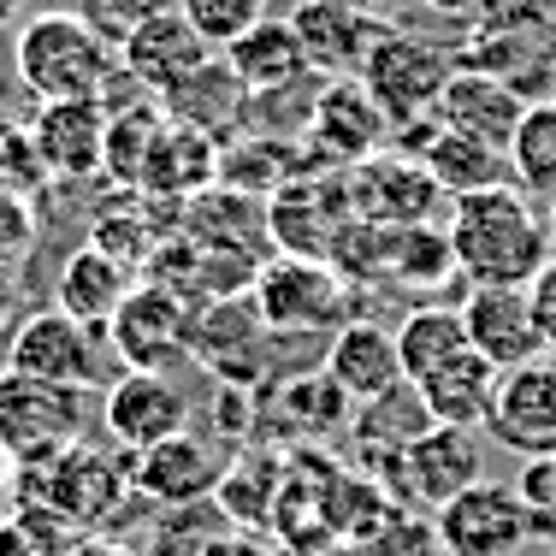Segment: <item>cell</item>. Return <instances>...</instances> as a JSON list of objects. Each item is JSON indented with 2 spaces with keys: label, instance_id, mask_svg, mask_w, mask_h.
<instances>
[{
  "label": "cell",
  "instance_id": "1",
  "mask_svg": "<svg viewBox=\"0 0 556 556\" xmlns=\"http://www.w3.org/2000/svg\"><path fill=\"white\" fill-rule=\"evenodd\" d=\"M450 255L468 290H533V278L551 267V231L545 207L521 190V184H497V190L462 195L450 207Z\"/></svg>",
  "mask_w": 556,
  "mask_h": 556
},
{
  "label": "cell",
  "instance_id": "2",
  "mask_svg": "<svg viewBox=\"0 0 556 556\" xmlns=\"http://www.w3.org/2000/svg\"><path fill=\"white\" fill-rule=\"evenodd\" d=\"M12 72L36 96V108L42 101H108V108H118V89L130 96L118 42H108L77 7H42L36 18H24L18 42H12Z\"/></svg>",
  "mask_w": 556,
  "mask_h": 556
},
{
  "label": "cell",
  "instance_id": "3",
  "mask_svg": "<svg viewBox=\"0 0 556 556\" xmlns=\"http://www.w3.org/2000/svg\"><path fill=\"white\" fill-rule=\"evenodd\" d=\"M12 492H18V503H42V509L65 515L72 527H101L118 503L137 492V473H130V462L118 450H96L84 439L60 450V456L18 462Z\"/></svg>",
  "mask_w": 556,
  "mask_h": 556
},
{
  "label": "cell",
  "instance_id": "4",
  "mask_svg": "<svg viewBox=\"0 0 556 556\" xmlns=\"http://www.w3.org/2000/svg\"><path fill=\"white\" fill-rule=\"evenodd\" d=\"M108 326H84L65 308H36L24 314L7 332V350H0V367L24 379H48V386H77V391H101L108 379Z\"/></svg>",
  "mask_w": 556,
  "mask_h": 556
},
{
  "label": "cell",
  "instance_id": "5",
  "mask_svg": "<svg viewBox=\"0 0 556 556\" xmlns=\"http://www.w3.org/2000/svg\"><path fill=\"white\" fill-rule=\"evenodd\" d=\"M89 420H96V391L48 386L0 367V444L12 450V462H42L84 444Z\"/></svg>",
  "mask_w": 556,
  "mask_h": 556
},
{
  "label": "cell",
  "instance_id": "6",
  "mask_svg": "<svg viewBox=\"0 0 556 556\" xmlns=\"http://www.w3.org/2000/svg\"><path fill=\"white\" fill-rule=\"evenodd\" d=\"M450 77H456V60H450L439 42L403 36V30H391L386 42L374 48V60L362 65V84H367V96L379 101V113L391 118V130L439 118V101H444Z\"/></svg>",
  "mask_w": 556,
  "mask_h": 556
},
{
  "label": "cell",
  "instance_id": "7",
  "mask_svg": "<svg viewBox=\"0 0 556 556\" xmlns=\"http://www.w3.org/2000/svg\"><path fill=\"white\" fill-rule=\"evenodd\" d=\"M195 320H202L195 302L137 278L130 302L108 320V343H113L118 362H125V374H172L195 350Z\"/></svg>",
  "mask_w": 556,
  "mask_h": 556
},
{
  "label": "cell",
  "instance_id": "8",
  "mask_svg": "<svg viewBox=\"0 0 556 556\" xmlns=\"http://www.w3.org/2000/svg\"><path fill=\"white\" fill-rule=\"evenodd\" d=\"M432 539L444 556H515L521 545H533V509L515 485L473 480L468 492L432 509Z\"/></svg>",
  "mask_w": 556,
  "mask_h": 556
},
{
  "label": "cell",
  "instance_id": "9",
  "mask_svg": "<svg viewBox=\"0 0 556 556\" xmlns=\"http://www.w3.org/2000/svg\"><path fill=\"white\" fill-rule=\"evenodd\" d=\"M290 30H296L314 77H362V65L391 36V24L367 0H302L290 12Z\"/></svg>",
  "mask_w": 556,
  "mask_h": 556
},
{
  "label": "cell",
  "instance_id": "10",
  "mask_svg": "<svg viewBox=\"0 0 556 556\" xmlns=\"http://www.w3.org/2000/svg\"><path fill=\"white\" fill-rule=\"evenodd\" d=\"M118 60H125L130 89H142L149 101H172L195 72H207V65L219 60V48L202 42L178 7H166V12H154V18H142L137 30L118 42Z\"/></svg>",
  "mask_w": 556,
  "mask_h": 556
},
{
  "label": "cell",
  "instance_id": "11",
  "mask_svg": "<svg viewBox=\"0 0 556 556\" xmlns=\"http://www.w3.org/2000/svg\"><path fill=\"white\" fill-rule=\"evenodd\" d=\"M101 432L142 456V450L190 432V391L172 374H118L108 391H101Z\"/></svg>",
  "mask_w": 556,
  "mask_h": 556
},
{
  "label": "cell",
  "instance_id": "12",
  "mask_svg": "<svg viewBox=\"0 0 556 556\" xmlns=\"http://www.w3.org/2000/svg\"><path fill=\"white\" fill-rule=\"evenodd\" d=\"M255 308L273 332H320L343 314V273L308 255H278L255 278Z\"/></svg>",
  "mask_w": 556,
  "mask_h": 556
},
{
  "label": "cell",
  "instance_id": "13",
  "mask_svg": "<svg viewBox=\"0 0 556 556\" xmlns=\"http://www.w3.org/2000/svg\"><path fill=\"white\" fill-rule=\"evenodd\" d=\"M485 432L515 450V456H556V355L545 362L509 367L497 379L492 415H485Z\"/></svg>",
  "mask_w": 556,
  "mask_h": 556
},
{
  "label": "cell",
  "instance_id": "14",
  "mask_svg": "<svg viewBox=\"0 0 556 556\" xmlns=\"http://www.w3.org/2000/svg\"><path fill=\"white\" fill-rule=\"evenodd\" d=\"M108 130H113L108 101H42L30 118V142L42 154L48 178L60 184L108 172Z\"/></svg>",
  "mask_w": 556,
  "mask_h": 556
},
{
  "label": "cell",
  "instance_id": "15",
  "mask_svg": "<svg viewBox=\"0 0 556 556\" xmlns=\"http://www.w3.org/2000/svg\"><path fill=\"white\" fill-rule=\"evenodd\" d=\"M527 108H533V101H527L509 77L480 72V65H468V72L456 65V77L444 84V101H439V125L456 130V137L485 142V149H497V154H509Z\"/></svg>",
  "mask_w": 556,
  "mask_h": 556
},
{
  "label": "cell",
  "instance_id": "16",
  "mask_svg": "<svg viewBox=\"0 0 556 556\" xmlns=\"http://www.w3.org/2000/svg\"><path fill=\"white\" fill-rule=\"evenodd\" d=\"M462 326H468V343L497 367V374L551 355L527 290H468V296H462Z\"/></svg>",
  "mask_w": 556,
  "mask_h": 556
},
{
  "label": "cell",
  "instance_id": "17",
  "mask_svg": "<svg viewBox=\"0 0 556 556\" xmlns=\"http://www.w3.org/2000/svg\"><path fill=\"white\" fill-rule=\"evenodd\" d=\"M314 142L332 166H367L374 154H386L391 118L379 113V101L367 96L362 77H332L320 84V101H314Z\"/></svg>",
  "mask_w": 556,
  "mask_h": 556
},
{
  "label": "cell",
  "instance_id": "18",
  "mask_svg": "<svg viewBox=\"0 0 556 556\" xmlns=\"http://www.w3.org/2000/svg\"><path fill=\"white\" fill-rule=\"evenodd\" d=\"M278 332L267 320H261L255 296H225V302H207L202 320H195V350L190 362L214 367L225 386H237V379H255L261 367H267V343Z\"/></svg>",
  "mask_w": 556,
  "mask_h": 556
},
{
  "label": "cell",
  "instance_id": "19",
  "mask_svg": "<svg viewBox=\"0 0 556 556\" xmlns=\"http://www.w3.org/2000/svg\"><path fill=\"white\" fill-rule=\"evenodd\" d=\"M231 450L202 439V432H178V439L130 456V473H137V492L161 497V503H195L207 492H219L225 473H231Z\"/></svg>",
  "mask_w": 556,
  "mask_h": 556
},
{
  "label": "cell",
  "instance_id": "20",
  "mask_svg": "<svg viewBox=\"0 0 556 556\" xmlns=\"http://www.w3.org/2000/svg\"><path fill=\"white\" fill-rule=\"evenodd\" d=\"M396 142H403L408 161L427 166V178L439 184L450 202H462V195H480V190H497V184H515L509 154L485 149V142H473V137H456V130H444L439 118H427V130H415V137H396Z\"/></svg>",
  "mask_w": 556,
  "mask_h": 556
},
{
  "label": "cell",
  "instance_id": "21",
  "mask_svg": "<svg viewBox=\"0 0 556 556\" xmlns=\"http://www.w3.org/2000/svg\"><path fill=\"white\" fill-rule=\"evenodd\" d=\"M320 367H326V379H332L350 403H386V396H396L408 386V379H403V355H396V332H386V326H374V320L343 326Z\"/></svg>",
  "mask_w": 556,
  "mask_h": 556
},
{
  "label": "cell",
  "instance_id": "22",
  "mask_svg": "<svg viewBox=\"0 0 556 556\" xmlns=\"http://www.w3.org/2000/svg\"><path fill=\"white\" fill-rule=\"evenodd\" d=\"M497 367L485 362L480 350H456L444 367H432L427 379H415V391L420 396V408H427V420L432 427H462V432H480L485 427V415H492V396H497Z\"/></svg>",
  "mask_w": 556,
  "mask_h": 556
},
{
  "label": "cell",
  "instance_id": "23",
  "mask_svg": "<svg viewBox=\"0 0 556 556\" xmlns=\"http://www.w3.org/2000/svg\"><path fill=\"white\" fill-rule=\"evenodd\" d=\"M130 290H137V273H130L118 255H108V249L84 243V249L65 255V267L54 278V308H65L84 326H108L130 302Z\"/></svg>",
  "mask_w": 556,
  "mask_h": 556
},
{
  "label": "cell",
  "instance_id": "24",
  "mask_svg": "<svg viewBox=\"0 0 556 556\" xmlns=\"http://www.w3.org/2000/svg\"><path fill=\"white\" fill-rule=\"evenodd\" d=\"M403 468H408V497H427L439 509V503L480 480V444L462 427H427L420 439L403 444Z\"/></svg>",
  "mask_w": 556,
  "mask_h": 556
},
{
  "label": "cell",
  "instance_id": "25",
  "mask_svg": "<svg viewBox=\"0 0 556 556\" xmlns=\"http://www.w3.org/2000/svg\"><path fill=\"white\" fill-rule=\"evenodd\" d=\"M225 65L237 72V84L249 89V96H273V89H296L308 84V54H302L296 30H290V18H261L249 36H237L231 48L219 54Z\"/></svg>",
  "mask_w": 556,
  "mask_h": 556
},
{
  "label": "cell",
  "instance_id": "26",
  "mask_svg": "<svg viewBox=\"0 0 556 556\" xmlns=\"http://www.w3.org/2000/svg\"><path fill=\"white\" fill-rule=\"evenodd\" d=\"M219 142L202 137V130L190 125H172L166 118V137L154 142L149 154V172H142V195H166V202H190V195H202L207 184L219 178Z\"/></svg>",
  "mask_w": 556,
  "mask_h": 556
},
{
  "label": "cell",
  "instance_id": "27",
  "mask_svg": "<svg viewBox=\"0 0 556 556\" xmlns=\"http://www.w3.org/2000/svg\"><path fill=\"white\" fill-rule=\"evenodd\" d=\"M362 214L379 225H427V202L439 195V184L427 178V166L408 161V154H374L362 166Z\"/></svg>",
  "mask_w": 556,
  "mask_h": 556
},
{
  "label": "cell",
  "instance_id": "28",
  "mask_svg": "<svg viewBox=\"0 0 556 556\" xmlns=\"http://www.w3.org/2000/svg\"><path fill=\"white\" fill-rule=\"evenodd\" d=\"M172 125H190L202 137H225L231 125H243V108H249V89L237 84V72L225 60H214L207 72H195L190 84L178 89L172 101H161Z\"/></svg>",
  "mask_w": 556,
  "mask_h": 556
},
{
  "label": "cell",
  "instance_id": "29",
  "mask_svg": "<svg viewBox=\"0 0 556 556\" xmlns=\"http://www.w3.org/2000/svg\"><path fill=\"white\" fill-rule=\"evenodd\" d=\"M166 137V108L149 96L118 101L113 108V130H108V178L118 190H142V172H149L154 142Z\"/></svg>",
  "mask_w": 556,
  "mask_h": 556
},
{
  "label": "cell",
  "instance_id": "30",
  "mask_svg": "<svg viewBox=\"0 0 556 556\" xmlns=\"http://www.w3.org/2000/svg\"><path fill=\"white\" fill-rule=\"evenodd\" d=\"M456 350H468V326H462V308H415L403 326H396V355H403V379H427L432 367H444Z\"/></svg>",
  "mask_w": 556,
  "mask_h": 556
},
{
  "label": "cell",
  "instance_id": "31",
  "mask_svg": "<svg viewBox=\"0 0 556 556\" xmlns=\"http://www.w3.org/2000/svg\"><path fill=\"white\" fill-rule=\"evenodd\" d=\"M509 172L539 207L556 202V101H533L509 142Z\"/></svg>",
  "mask_w": 556,
  "mask_h": 556
},
{
  "label": "cell",
  "instance_id": "32",
  "mask_svg": "<svg viewBox=\"0 0 556 556\" xmlns=\"http://www.w3.org/2000/svg\"><path fill=\"white\" fill-rule=\"evenodd\" d=\"M77 545H84V527L42 503H12L0 515V556H72Z\"/></svg>",
  "mask_w": 556,
  "mask_h": 556
},
{
  "label": "cell",
  "instance_id": "33",
  "mask_svg": "<svg viewBox=\"0 0 556 556\" xmlns=\"http://www.w3.org/2000/svg\"><path fill=\"white\" fill-rule=\"evenodd\" d=\"M172 7H178L184 18H190V30L202 36V42H214L219 54L267 18V0H172Z\"/></svg>",
  "mask_w": 556,
  "mask_h": 556
},
{
  "label": "cell",
  "instance_id": "34",
  "mask_svg": "<svg viewBox=\"0 0 556 556\" xmlns=\"http://www.w3.org/2000/svg\"><path fill=\"white\" fill-rule=\"evenodd\" d=\"M30 249H36V207H30V195H18V190L0 184V273L18 267Z\"/></svg>",
  "mask_w": 556,
  "mask_h": 556
},
{
  "label": "cell",
  "instance_id": "35",
  "mask_svg": "<svg viewBox=\"0 0 556 556\" xmlns=\"http://www.w3.org/2000/svg\"><path fill=\"white\" fill-rule=\"evenodd\" d=\"M166 7L172 0H77V12H84L108 42H125L142 18H154V12H166Z\"/></svg>",
  "mask_w": 556,
  "mask_h": 556
},
{
  "label": "cell",
  "instance_id": "36",
  "mask_svg": "<svg viewBox=\"0 0 556 556\" xmlns=\"http://www.w3.org/2000/svg\"><path fill=\"white\" fill-rule=\"evenodd\" d=\"M527 296H533V314H539V332H545V350L556 355V261L533 278V290H527Z\"/></svg>",
  "mask_w": 556,
  "mask_h": 556
},
{
  "label": "cell",
  "instance_id": "37",
  "mask_svg": "<svg viewBox=\"0 0 556 556\" xmlns=\"http://www.w3.org/2000/svg\"><path fill=\"white\" fill-rule=\"evenodd\" d=\"M72 556H130V551L118 545V539H101V533H96V539H84V545H77Z\"/></svg>",
  "mask_w": 556,
  "mask_h": 556
},
{
  "label": "cell",
  "instance_id": "38",
  "mask_svg": "<svg viewBox=\"0 0 556 556\" xmlns=\"http://www.w3.org/2000/svg\"><path fill=\"white\" fill-rule=\"evenodd\" d=\"M12 473H18V462H12V450L0 444V492H12Z\"/></svg>",
  "mask_w": 556,
  "mask_h": 556
},
{
  "label": "cell",
  "instance_id": "39",
  "mask_svg": "<svg viewBox=\"0 0 556 556\" xmlns=\"http://www.w3.org/2000/svg\"><path fill=\"white\" fill-rule=\"evenodd\" d=\"M18 12H24V0H0V30H7V24H18Z\"/></svg>",
  "mask_w": 556,
  "mask_h": 556
},
{
  "label": "cell",
  "instance_id": "40",
  "mask_svg": "<svg viewBox=\"0 0 556 556\" xmlns=\"http://www.w3.org/2000/svg\"><path fill=\"white\" fill-rule=\"evenodd\" d=\"M545 231H551V255H556V202L545 207Z\"/></svg>",
  "mask_w": 556,
  "mask_h": 556
},
{
  "label": "cell",
  "instance_id": "41",
  "mask_svg": "<svg viewBox=\"0 0 556 556\" xmlns=\"http://www.w3.org/2000/svg\"><path fill=\"white\" fill-rule=\"evenodd\" d=\"M367 7H396V0H367Z\"/></svg>",
  "mask_w": 556,
  "mask_h": 556
}]
</instances>
